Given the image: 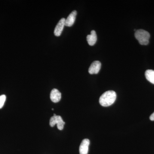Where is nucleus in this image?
<instances>
[{"instance_id": "obj_4", "label": "nucleus", "mask_w": 154, "mask_h": 154, "mask_svg": "<svg viewBox=\"0 0 154 154\" xmlns=\"http://www.w3.org/2000/svg\"><path fill=\"white\" fill-rule=\"evenodd\" d=\"M101 68V62L99 61H95L91 64L88 72L90 74H97L99 73Z\"/></svg>"}, {"instance_id": "obj_5", "label": "nucleus", "mask_w": 154, "mask_h": 154, "mask_svg": "<svg viewBox=\"0 0 154 154\" xmlns=\"http://www.w3.org/2000/svg\"><path fill=\"white\" fill-rule=\"evenodd\" d=\"M65 20L64 18H62L58 22L54 30V34L56 36H59L61 34L64 27L65 26Z\"/></svg>"}, {"instance_id": "obj_9", "label": "nucleus", "mask_w": 154, "mask_h": 154, "mask_svg": "<svg viewBox=\"0 0 154 154\" xmlns=\"http://www.w3.org/2000/svg\"><path fill=\"white\" fill-rule=\"evenodd\" d=\"M87 40L88 44L91 46H93L96 44L97 41V35L95 30H92L91 34L87 36Z\"/></svg>"}, {"instance_id": "obj_2", "label": "nucleus", "mask_w": 154, "mask_h": 154, "mask_svg": "<svg viewBox=\"0 0 154 154\" xmlns=\"http://www.w3.org/2000/svg\"><path fill=\"white\" fill-rule=\"evenodd\" d=\"M135 37L141 45H147L149 44L150 38L149 33L143 29L137 30L135 32Z\"/></svg>"}, {"instance_id": "obj_3", "label": "nucleus", "mask_w": 154, "mask_h": 154, "mask_svg": "<svg viewBox=\"0 0 154 154\" xmlns=\"http://www.w3.org/2000/svg\"><path fill=\"white\" fill-rule=\"evenodd\" d=\"M65 122L63 120L62 118L60 116L56 115L54 114L53 116L50 119L49 124L51 127L55 126V125H57L58 129L59 130H62L63 129L64 125Z\"/></svg>"}, {"instance_id": "obj_11", "label": "nucleus", "mask_w": 154, "mask_h": 154, "mask_svg": "<svg viewBox=\"0 0 154 154\" xmlns=\"http://www.w3.org/2000/svg\"><path fill=\"white\" fill-rule=\"evenodd\" d=\"M6 99V96L5 95H2L0 96V109H1L4 106Z\"/></svg>"}, {"instance_id": "obj_12", "label": "nucleus", "mask_w": 154, "mask_h": 154, "mask_svg": "<svg viewBox=\"0 0 154 154\" xmlns=\"http://www.w3.org/2000/svg\"><path fill=\"white\" fill-rule=\"evenodd\" d=\"M150 119L152 121H154V112L150 116Z\"/></svg>"}, {"instance_id": "obj_6", "label": "nucleus", "mask_w": 154, "mask_h": 154, "mask_svg": "<svg viewBox=\"0 0 154 154\" xmlns=\"http://www.w3.org/2000/svg\"><path fill=\"white\" fill-rule=\"evenodd\" d=\"M90 144V140L88 139L83 140L80 146V154H88Z\"/></svg>"}, {"instance_id": "obj_8", "label": "nucleus", "mask_w": 154, "mask_h": 154, "mask_svg": "<svg viewBox=\"0 0 154 154\" xmlns=\"http://www.w3.org/2000/svg\"><path fill=\"white\" fill-rule=\"evenodd\" d=\"M77 15V11H73L65 20V26L67 27H71L73 25L75 21Z\"/></svg>"}, {"instance_id": "obj_7", "label": "nucleus", "mask_w": 154, "mask_h": 154, "mask_svg": "<svg viewBox=\"0 0 154 154\" xmlns=\"http://www.w3.org/2000/svg\"><path fill=\"white\" fill-rule=\"evenodd\" d=\"M61 98V94L56 89H53L51 92L50 99L54 103H57L60 101Z\"/></svg>"}, {"instance_id": "obj_10", "label": "nucleus", "mask_w": 154, "mask_h": 154, "mask_svg": "<svg viewBox=\"0 0 154 154\" xmlns=\"http://www.w3.org/2000/svg\"><path fill=\"white\" fill-rule=\"evenodd\" d=\"M145 76L146 79L154 85V70H147L145 72Z\"/></svg>"}, {"instance_id": "obj_1", "label": "nucleus", "mask_w": 154, "mask_h": 154, "mask_svg": "<svg viewBox=\"0 0 154 154\" xmlns=\"http://www.w3.org/2000/svg\"><path fill=\"white\" fill-rule=\"evenodd\" d=\"M116 98V94L115 91H106L99 98L100 105L103 107H108L114 103Z\"/></svg>"}]
</instances>
